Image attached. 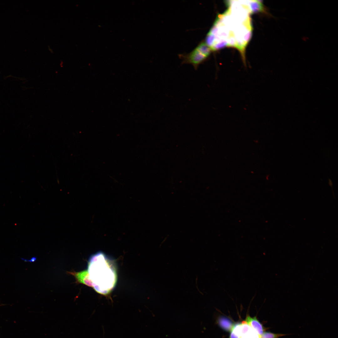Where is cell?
Returning <instances> with one entry per match:
<instances>
[{"instance_id": "7", "label": "cell", "mask_w": 338, "mask_h": 338, "mask_svg": "<svg viewBox=\"0 0 338 338\" xmlns=\"http://www.w3.org/2000/svg\"><path fill=\"white\" fill-rule=\"evenodd\" d=\"M250 10L252 13L265 11V9L262 3L258 1H252L250 3Z\"/></svg>"}, {"instance_id": "8", "label": "cell", "mask_w": 338, "mask_h": 338, "mask_svg": "<svg viewBox=\"0 0 338 338\" xmlns=\"http://www.w3.org/2000/svg\"><path fill=\"white\" fill-rule=\"evenodd\" d=\"M286 334H276L269 332H264L260 336V338H279L285 336Z\"/></svg>"}, {"instance_id": "6", "label": "cell", "mask_w": 338, "mask_h": 338, "mask_svg": "<svg viewBox=\"0 0 338 338\" xmlns=\"http://www.w3.org/2000/svg\"><path fill=\"white\" fill-rule=\"evenodd\" d=\"M218 322L220 326L227 331H231L234 325L228 318L223 316H219Z\"/></svg>"}, {"instance_id": "1", "label": "cell", "mask_w": 338, "mask_h": 338, "mask_svg": "<svg viewBox=\"0 0 338 338\" xmlns=\"http://www.w3.org/2000/svg\"><path fill=\"white\" fill-rule=\"evenodd\" d=\"M87 270L92 287L97 293L106 295L115 287L117 281L115 263L102 252L90 257Z\"/></svg>"}, {"instance_id": "2", "label": "cell", "mask_w": 338, "mask_h": 338, "mask_svg": "<svg viewBox=\"0 0 338 338\" xmlns=\"http://www.w3.org/2000/svg\"><path fill=\"white\" fill-rule=\"evenodd\" d=\"M212 51L205 41H203L190 53L181 54L180 57L182 64H191L197 70L198 66L208 58Z\"/></svg>"}, {"instance_id": "5", "label": "cell", "mask_w": 338, "mask_h": 338, "mask_svg": "<svg viewBox=\"0 0 338 338\" xmlns=\"http://www.w3.org/2000/svg\"><path fill=\"white\" fill-rule=\"evenodd\" d=\"M70 273L75 277L78 283L92 287V284L89 279L87 270L78 272H70Z\"/></svg>"}, {"instance_id": "3", "label": "cell", "mask_w": 338, "mask_h": 338, "mask_svg": "<svg viewBox=\"0 0 338 338\" xmlns=\"http://www.w3.org/2000/svg\"><path fill=\"white\" fill-rule=\"evenodd\" d=\"M260 336L246 322L241 323L240 334L239 338H260Z\"/></svg>"}, {"instance_id": "4", "label": "cell", "mask_w": 338, "mask_h": 338, "mask_svg": "<svg viewBox=\"0 0 338 338\" xmlns=\"http://www.w3.org/2000/svg\"><path fill=\"white\" fill-rule=\"evenodd\" d=\"M247 323L260 336L264 332L265 328L257 320L256 316L252 317L247 314L245 319Z\"/></svg>"}]
</instances>
